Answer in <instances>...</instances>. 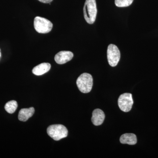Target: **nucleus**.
<instances>
[{
  "instance_id": "7",
  "label": "nucleus",
  "mask_w": 158,
  "mask_h": 158,
  "mask_svg": "<svg viewBox=\"0 0 158 158\" xmlns=\"http://www.w3.org/2000/svg\"><path fill=\"white\" fill-rule=\"evenodd\" d=\"M73 54L70 51H61L55 56V60L59 64H64L73 58Z\"/></svg>"
},
{
  "instance_id": "13",
  "label": "nucleus",
  "mask_w": 158,
  "mask_h": 158,
  "mask_svg": "<svg viewBox=\"0 0 158 158\" xmlns=\"http://www.w3.org/2000/svg\"><path fill=\"white\" fill-rule=\"evenodd\" d=\"M134 0H115V5L118 7H128L131 5Z\"/></svg>"
},
{
  "instance_id": "11",
  "label": "nucleus",
  "mask_w": 158,
  "mask_h": 158,
  "mask_svg": "<svg viewBox=\"0 0 158 158\" xmlns=\"http://www.w3.org/2000/svg\"><path fill=\"white\" fill-rule=\"evenodd\" d=\"M120 141L122 144L134 145L137 143V137L135 134L131 133L123 134L120 137Z\"/></svg>"
},
{
  "instance_id": "12",
  "label": "nucleus",
  "mask_w": 158,
  "mask_h": 158,
  "mask_svg": "<svg viewBox=\"0 0 158 158\" xmlns=\"http://www.w3.org/2000/svg\"><path fill=\"white\" fill-rule=\"evenodd\" d=\"M18 107L17 102L12 100L8 102L5 105V109L7 112L10 114H12L16 111Z\"/></svg>"
},
{
  "instance_id": "1",
  "label": "nucleus",
  "mask_w": 158,
  "mask_h": 158,
  "mask_svg": "<svg viewBox=\"0 0 158 158\" xmlns=\"http://www.w3.org/2000/svg\"><path fill=\"white\" fill-rule=\"evenodd\" d=\"M84 17L88 23L92 24L96 20L97 14L95 0H86L84 7Z\"/></svg>"
},
{
  "instance_id": "2",
  "label": "nucleus",
  "mask_w": 158,
  "mask_h": 158,
  "mask_svg": "<svg viewBox=\"0 0 158 158\" xmlns=\"http://www.w3.org/2000/svg\"><path fill=\"white\" fill-rule=\"evenodd\" d=\"M93 81V78L91 75L84 73L81 75L77 79V86L82 93H88L92 89Z\"/></svg>"
},
{
  "instance_id": "15",
  "label": "nucleus",
  "mask_w": 158,
  "mask_h": 158,
  "mask_svg": "<svg viewBox=\"0 0 158 158\" xmlns=\"http://www.w3.org/2000/svg\"><path fill=\"white\" fill-rule=\"evenodd\" d=\"M1 50H0V58H1Z\"/></svg>"
},
{
  "instance_id": "10",
  "label": "nucleus",
  "mask_w": 158,
  "mask_h": 158,
  "mask_svg": "<svg viewBox=\"0 0 158 158\" xmlns=\"http://www.w3.org/2000/svg\"><path fill=\"white\" fill-rule=\"evenodd\" d=\"M34 112L35 110L34 107L21 109L19 113V119L21 121H27L29 118L33 116Z\"/></svg>"
},
{
  "instance_id": "6",
  "label": "nucleus",
  "mask_w": 158,
  "mask_h": 158,
  "mask_svg": "<svg viewBox=\"0 0 158 158\" xmlns=\"http://www.w3.org/2000/svg\"><path fill=\"white\" fill-rule=\"evenodd\" d=\"M119 109L124 112H128L131 110L134 101L131 94L124 93L119 97L118 101Z\"/></svg>"
},
{
  "instance_id": "8",
  "label": "nucleus",
  "mask_w": 158,
  "mask_h": 158,
  "mask_svg": "<svg viewBox=\"0 0 158 158\" xmlns=\"http://www.w3.org/2000/svg\"><path fill=\"white\" fill-rule=\"evenodd\" d=\"M105 118V113L102 110L98 109L94 110L91 118V121L94 125H100L103 123Z\"/></svg>"
},
{
  "instance_id": "14",
  "label": "nucleus",
  "mask_w": 158,
  "mask_h": 158,
  "mask_svg": "<svg viewBox=\"0 0 158 158\" xmlns=\"http://www.w3.org/2000/svg\"><path fill=\"white\" fill-rule=\"evenodd\" d=\"M38 1L43 3H50L52 2L53 0H38Z\"/></svg>"
},
{
  "instance_id": "3",
  "label": "nucleus",
  "mask_w": 158,
  "mask_h": 158,
  "mask_svg": "<svg viewBox=\"0 0 158 158\" xmlns=\"http://www.w3.org/2000/svg\"><path fill=\"white\" fill-rule=\"evenodd\" d=\"M47 133L48 135L55 141H59L67 137L68 130L62 125H52L48 128Z\"/></svg>"
},
{
  "instance_id": "9",
  "label": "nucleus",
  "mask_w": 158,
  "mask_h": 158,
  "mask_svg": "<svg viewBox=\"0 0 158 158\" xmlns=\"http://www.w3.org/2000/svg\"><path fill=\"white\" fill-rule=\"evenodd\" d=\"M51 67V65L50 63H41L34 67L32 70V73L35 75H42L48 72Z\"/></svg>"
},
{
  "instance_id": "5",
  "label": "nucleus",
  "mask_w": 158,
  "mask_h": 158,
  "mask_svg": "<svg viewBox=\"0 0 158 158\" xmlns=\"http://www.w3.org/2000/svg\"><path fill=\"white\" fill-rule=\"evenodd\" d=\"M107 59L109 64L115 67L118 64L120 58V51L116 45L110 44L107 49Z\"/></svg>"
},
{
  "instance_id": "4",
  "label": "nucleus",
  "mask_w": 158,
  "mask_h": 158,
  "mask_svg": "<svg viewBox=\"0 0 158 158\" xmlns=\"http://www.w3.org/2000/svg\"><path fill=\"white\" fill-rule=\"evenodd\" d=\"M34 27L38 33L47 34L52 31L53 24L46 19L37 16L34 19Z\"/></svg>"
}]
</instances>
